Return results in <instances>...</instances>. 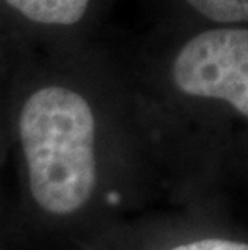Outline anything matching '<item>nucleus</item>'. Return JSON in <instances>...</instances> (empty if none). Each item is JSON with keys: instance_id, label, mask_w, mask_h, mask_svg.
Instances as JSON below:
<instances>
[{"instance_id": "20e7f679", "label": "nucleus", "mask_w": 248, "mask_h": 250, "mask_svg": "<svg viewBox=\"0 0 248 250\" xmlns=\"http://www.w3.org/2000/svg\"><path fill=\"white\" fill-rule=\"evenodd\" d=\"M187 3L218 23H237L248 18V0H187Z\"/></svg>"}, {"instance_id": "f03ea898", "label": "nucleus", "mask_w": 248, "mask_h": 250, "mask_svg": "<svg viewBox=\"0 0 248 250\" xmlns=\"http://www.w3.org/2000/svg\"><path fill=\"white\" fill-rule=\"evenodd\" d=\"M172 79L184 94L219 99L248 115V31L210 29L177 54Z\"/></svg>"}, {"instance_id": "f257e3e1", "label": "nucleus", "mask_w": 248, "mask_h": 250, "mask_svg": "<svg viewBox=\"0 0 248 250\" xmlns=\"http://www.w3.org/2000/svg\"><path fill=\"white\" fill-rule=\"evenodd\" d=\"M19 137L34 200L54 215H70L97 184L95 120L91 105L66 87L39 89L19 115Z\"/></svg>"}, {"instance_id": "7ed1b4c3", "label": "nucleus", "mask_w": 248, "mask_h": 250, "mask_svg": "<svg viewBox=\"0 0 248 250\" xmlns=\"http://www.w3.org/2000/svg\"><path fill=\"white\" fill-rule=\"evenodd\" d=\"M91 0H7L31 21L42 24H75L87 12Z\"/></svg>"}, {"instance_id": "39448f33", "label": "nucleus", "mask_w": 248, "mask_h": 250, "mask_svg": "<svg viewBox=\"0 0 248 250\" xmlns=\"http://www.w3.org/2000/svg\"><path fill=\"white\" fill-rule=\"evenodd\" d=\"M172 250H248V246L234 241H226V239H202V241L177 246Z\"/></svg>"}]
</instances>
